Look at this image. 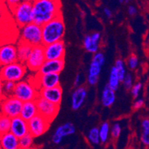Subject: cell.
<instances>
[{"label":"cell","mask_w":149,"mask_h":149,"mask_svg":"<svg viewBox=\"0 0 149 149\" xmlns=\"http://www.w3.org/2000/svg\"><path fill=\"white\" fill-rule=\"evenodd\" d=\"M60 0H35L33 2V22L42 26L62 15Z\"/></svg>","instance_id":"obj_1"},{"label":"cell","mask_w":149,"mask_h":149,"mask_svg":"<svg viewBox=\"0 0 149 149\" xmlns=\"http://www.w3.org/2000/svg\"><path fill=\"white\" fill-rule=\"evenodd\" d=\"M42 28L43 45L62 41L65 33V26L62 15L45 23Z\"/></svg>","instance_id":"obj_2"},{"label":"cell","mask_w":149,"mask_h":149,"mask_svg":"<svg viewBox=\"0 0 149 149\" xmlns=\"http://www.w3.org/2000/svg\"><path fill=\"white\" fill-rule=\"evenodd\" d=\"M20 41L25 42L32 46L42 45V28L34 22L21 28Z\"/></svg>","instance_id":"obj_3"},{"label":"cell","mask_w":149,"mask_h":149,"mask_svg":"<svg viewBox=\"0 0 149 149\" xmlns=\"http://www.w3.org/2000/svg\"><path fill=\"white\" fill-rule=\"evenodd\" d=\"M27 67L25 63L17 61V62L2 66L1 68V79L8 81H12L18 82L22 80L27 71Z\"/></svg>","instance_id":"obj_4"},{"label":"cell","mask_w":149,"mask_h":149,"mask_svg":"<svg viewBox=\"0 0 149 149\" xmlns=\"http://www.w3.org/2000/svg\"><path fill=\"white\" fill-rule=\"evenodd\" d=\"M13 95L23 102L36 100L40 96V89L34 82L31 83L28 81L21 80L16 83Z\"/></svg>","instance_id":"obj_5"},{"label":"cell","mask_w":149,"mask_h":149,"mask_svg":"<svg viewBox=\"0 0 149 149\" xmlns=\"http://www.w3.org/2000/svg\"><path fill=\"white\" fill-rule=\"evenodd\" d=\"M11 12L17 25L21 28L33 22V3L31 2H22Z\"/></svg>","instance_id":"obj_6"},{"label":"cell","mask_w":149,"mask_h":149,"mask_svg":"<svg viewBox=\"0 0 149 149\" xmlns=\"http://www.w3.org/2000/svg\"><path fill=\"white\" fill-rule=\"evenodd\" d=\"M23 102L13 95L3 97L1 103V114L6 115L10 118L20 116Z\"/></svg>","instance_id":"obj_7"},{"label":"cell","mask_w":149,"mask_h":149,"mask_svg":"<svg viewBox=\"0 0 149 149\" xmlns=\"http://www.w3.org/2000/svg\"><path fill=\"white\" fill-rule=\"evenodd\" d=\"M45 61L44 45H40L33 46L31 55L27 62H25V64L31 71L38 73Z\"/></svg>","instance_id":"obj_8"},{"label":"cell","mask_w":149,"mask_h":149,"mask_svg":"<svg viewBox=\"0 0 149 149\" xmlns=\"http://www.w3.org/2000/svg\"><path fill=\"white\" fill-rule=\"evenodd\" d=\"M36 102L39 113L45 117L50 122H52L59 112V105H55L40 96H39V97L36 99Z\"/></svg>","instance_id":"obj_9"},{"label":"cell","mask_w":149,"mask_h":149,"mask_svg":"<svg viewBox=\"0 0 149 149\" xmlns=\"http://www.w3.org/2000/svg\"><path fill=\"white\" fill-rule=\"evenodd\" d=\"M51 123L45 117L38 113L28 121L29 133L34 137H39L48 131Z\"/></svg>","instance_id":"obj_10"},{"label":"cell","mask_w":149,"mask_h":149,"mask_svg":"<svg viewBox=\"0 0 149 149\" xmlns=\"http://www.w3.org/2000/svg\"><path fill=\"white\" fill-rule=\"evenodd\" d=\"M44 51L46 60L64 59L65 45L62 40L44 45Z\"/></svg>","instance_id":"obj_11"},{"label":"cell","mask_w":149,"mask_h":149,"mask_svg":"<svg viewBox=\"0 0 149 149\" xmlns=\"http://www.w3.org/2000/svg\"><path fill=\"white\" fill-rule=\"evenodd\" d=\"M37 78L34 83L39 89L50 88L59 86L60 84L59 74H39L36 75Z\"/></svg>","instance_id":"obj_12"},{"label":"cell","mask_w":149,"mask_h":149,"mask_svg":"<svg viewBox=\"0 0 149 149\" xmlns=\"http://www.w3.org/2000/svg\"><path fill=\"white\" fill-rule=\"evenodd\" d=\"M18 61L17 45L13 44L2 45L0 48V62L1 66L6 65Z\"/></svg>","instance_id":"obj_13"},{"label":"cell","mask_w":149,"mask_h":149,"mask_svg":"<svg viewBox=\"0 0 149 149\" xmlns=\"http://www.w3.org/2000/svg\"><path fill=\"white\" fill-rule=\"evenodd\" d=\"M10 131L19 139L29 133L28 122L24 120L20 116L13 117L11 119V126Z\"/></svg>","instance_id":"obj_14"},{"label":"cell","mask_w":149,"mask_h":149,"mask_svg":"<svg viewBox=\"0 0 149 149\" xmlns=\"http://www.w3.org/2000/svg\"><path fill=\"white\" fill-rule=\"evenodd\" d=\"M40 96L59 106L62 98V89L60 85L50 88H42L40 90Z\"/></svg>","instance_id":"obj_15"},{"label":"cell","mask_w":149,"mask_h":149,"mask_svg":"<svg viewBox=\"0 0 149 149\" xmlns=\"http://www.w3.org/2000/svg\"><path fill=\"white\" fill-rule=\"evenodd\" d=\"M65 67L64 59L46 60L39 70V74H60Z\"/></svg>","instance_id":"obj_16"},{"label":"cell","mask_w":149,"mask_h":149,"mask_svg":"<svg viewBox=\"0 0 149 149\" xmlns=\"http://www.w3.org/2000/svg\"><path fill=\"white\" fill-rule=\"evenodd\" d=\"M101 40V34L95 32L91 35L85 36L83 40V46L85 51L91 54H96L99 51Z\"/></svg>","instance_id":"obj_17"},{"label":"cell","mask_w":149,"mask_h":149,"mask_svg":"<svg viewBox=\"0 0 149 149\" xmlns=\"http://www.w3.org/2000/svg\"><path fill=\"white\" fill-rule=\"evenodd\" d=\"M0 148L2 149L19 148V139L10 131L1 134Z\"/></svg>","instance_id":"obj_18"},{"label":"cell","mask_w":149,"mask_h":149,"mask_svg":"<svg viewBox=\"0 0 149 149\" xmlns=\"http://www.w3.org/2000/svg\"><path fill=\"white\" fill-rule=\"evenodd\" d=\"M88 95V92L86 88L83 86H79L77 88L76 90L73 92L71 96V108L74 111L79 110L83 105L86 97Z\"/></svg>","instance_id":"obj_19"},{"label":"cell","mask_w":149,"mask_h":149,"mask_svg":"<svg viewBox=\"0 0 149 149\" xmlns=\"http://www.w3.org/2000/svg\"><path fill=\"white\" fill-rule=\"evenodd\" d=\"M38 113H39V111H38V107L36 100H31V101L23 102L20 116H22L24 120L28 122Z\"/></svg>","instance_id":"obj_20"},{"label":"cell","mask_w":149,"mask_h":149,"mask_svg":"<svg viewBox=\"0 0 149 149\" xmlns=\"http://www.w3.org/2000/svg\"><path fill=\"white\" fill-rule=\"evenodd\" d=\"M116 100V94L115 91L108 86V85L104 87L102 92L101 102L102 105L107 108L111 107Z\"/></svg>","instance_id":"obj_21"},{"label":"cell","mask_w":149,"mask_h":149,"mask_svg":"<svg viewBox=\"0 0 149 149\" xmlns=\"http://www.w3.org/2000/svg\"><path fill=\"white\" fill-rule=\"evenodd\" d=\"M33 49V46L25 42L20 41L17 45V54H18V61L25 63L29 58Z\"/></svg>","instance_id":"obj_22"},{"label":"cell","mask_w":149,"mask_h":149,"mask_svg":"<svg viewBox=\"0 0 149 149\" xmlns=\"http://www.w3.org/2000/svg\"><path fill=\"white\" fill-rule=\"evenodd\" d=\"M75 132L76 128L74 125L70 123H66L59 125L54 132V134L62 138H64L73 135Z\"/></svg>","instance_id":"obj_23"},{"label":"cell","mask_w":149,"mask_h":149,"mask_svg":"<svg viewBox=\"0 0 149 149\" xmlns=\"http://www.w3.org/2000/svg\"><path fill=\"white\" fill-rule=\"evenodd\" d=\"M121 82L122 81L120 79V76H119L118 71L116 70V67L113 66V68H111V71H110L108 85L111 88H112L116 91L120 87V85Z\"/></svg>","instance_id":"obj_24"},{"label":"cell","mask_w":149,"mask_h":149,"mask_svg":"<svg viewBox=\"0 0 149 149\" xmlns=\"http://www.w3.org/2000/svg\"><path fill=\"white\" fill-rule=\"evenodd\" d=\"M142 133H141L140 140L145 146H149V120L145 119L142 122Z\"/></svg>","instance_id":"obj_25"},{"label":"cell","mask_w":149,"mask_h":149,"mask_svg":"<svg viewBox=\"0 0 149 149\" xmlns=\"http://www.w3.org/2000/svg\"><path fill=\"white\" fill-rule=\"evenodd\" d=\"M87 139L92 146H97L101 143L100 136V129L98 128H93L89 131L87 134Z\"/></svg>","instance_id":"obj_26"},{"label":"cell","mask_w":149,"mask_h":149,"mask_svg":"<svg viewBox=\"0 0 149 149\" xmlns=\"http://www.w3.org/2000/svg\"><path fill=\"white\" fill-rule=\"evenodd\" d=\"M15 86H16V82H12V81L2 80L1 91L3 93L4 97H8V96L13 95Z\"/></svg>","instance_id":"obj_27"},{"label":"cell","mask_w":149,"mask_h":149,"mask_svg":"<svg viewBox=\"0 0 149 149\" xmlns=\"http://www.w3.org/2000/svg\"><path fill=\"white\" fill-rule=\"evenodd\" d=\"M100 136L101 143L102 144H106L108 143V139H109L110 133H111V128H110V125L108 123H104L101 125L100 127Z\"/></svg>","instance_id":"obj_28"},{"label":"cell","mask_w":149,"mask_h":149,"mask_svg":"<svg viewBox=\"0 0 149 149\" xmlns=\"http://www.w3.org/2000/svg\"><path fill=\"white\" fill-rule=\"evenodd\" d=\"M34 138V136L31 133H28L25 136H22L21 138H19V148L28 149L33 147Z\"/></svg>","instance_id":"obj_29"},{"label":"cell","mask_w":149,"mask_h":149,"mask_svg":"<svg viewBox=\"0 0 149 149\" xmlns=\"http://www.w3.org/2000/svg\"><path fill=\"white\" fill-rule=\"evenodd\" d=\"M11 126V118L6 115L1 114L0 117V132L1 134L10 131Z\"/></svg>","instance_id":"obj_30"},{"label":"cell","mask_w":149,"mask_h":149,"mask_svg":"<svg viewBox=\"0 0 149 149\" xmlns=\"http://www.w3.org/2000/svg\"><path fill=\"white\" fill-rule=\"evenodd\" d=\"M102 66L100 63H99L97 61H94L92 59L91 62L90 66H89L88 69V75L90 76H94V77H99L101 73L102 68Z\"/></svg>","instance_id":"obj_31"},{"label":"cell","mask_w":149,"mask_h":149,"mask_svg":"<svg viewBox=\"0 0 149 149\" xmlns=\"http://www.w3.org/2000/svg\"><path fill=\"white\" fill-rule=\"evenodd\" d=\"M114 66L116 67L117 71H118L119 76H120V79H121L122 82H123L125 77V75L127 74L126 68H125V65L124 61L120 59H116Z\"/></svg>","instance_id":"obj_32"},{"label":"cell","mask_w":149,"mask_h":149,"mask_svg":"<svg viewBox=\"0 0 149 149\" xmlns=\"http://www.w3.org/2000/svg\"><path fill=\"white\" fill-rule=\"evenodd\" d=\"M121 125L120 123H116L112 125L111 127V136L113 139H116L120 137V134H121Z\"/></svg>","instance_id":"obj_33"},{"label":"cell","mask_w":149,"mask_h":149,"mask_svg":"<svg viewBox=\"0 0 149 149\" xmlns=\"http://www.w3.org/2000/svg\"><path fill=\"white\" fill-rule=\"evenodd\" d=\"M127 64H128V67L130 69H131V70L136 69L137 68L138 65H139V60H138L137 56L134 55V54H132L128 59Z\"/></svg>","instance_id":"obj_34"},{"label":"cell","mask_w":149,"mask_h":149,"mask_svg":"<svg viewBox=\"0 0 149 149\" xmlns=\"http://www.w3.org/2000/svg\"><path fill=\"white\" fill-rule=\"evenodd\" d=\"M142 88H143V83L142 82H136L133 85V87L131 89V93L134 98L136 99L139 97Z\"/></svg>","instance_id":"obj_35"},{"label":"cell","mask_w":149,"mask_h":149,"mask_svg":"<svg viewBox=\"0 0 149 149\" xmlns=\"http://www.w3.org/2000/svg\"><path fill=\"white\" fill-rule=\"evenodd\" d=\"M123 85H124L125 88L126 89L127 91L131 90V88L133 87L134 83H133V77L131 74H127L125 77L123 81Z\"/></svg>","instance_id":"obj_36"},{"label":"cell","mask_w":149,"mask_h":149,"mask_svg":"<svg viewBox=\"0 0 149 149\" xmlns=\"http://www.w3.org/2000/svg\"><path fill=\"white\" fill-rule=\"evenodd\" d=\"M22 2V0H5L3 2H5V5H7V7H8V8L10 10V11H11V10H13L16 7L18 6Z\"/></svg>","instance_id":"obj_37"},{"label":"cell","mask_w":149,"mask_h":149,"mask_svg":"<svg viewBox=\"0 0 149 149\" xmlns=\"http://www.w3.org/2000/svg\"><path fill=\"white\" fill-rule=\"evenodd\" d=\"M92 59L94 61H97L99 63L102 65H104L105 62V57L104 56V54L102 52H97L96 54H93V56L92 58Z\"/></svg>","instance_id":"obj_38"},{"label":"cell","mask_w":149,"mask_h":149,"mask_svg":"<svg viewBox=\"0 0 149 149\" xmlns=\"http://www.w3.org/2000/svg\"><path fill=\"white\" fill-rule=\"evenodd\" d=\"M88 83L90 85H97L99 81V77H94V76L88 75L87 77Z\"/></svg>","instance_id":"obj_39"},{"label":"cell","mask_w":149,"mask_h":149,"mask_svg":"<svg viewBox=\"0 0 149 149\" xmlns=\"http://www.w3.org/2000/svg\"><path fill=\"white\" fill-rule=\"evenodd\" d=\"M144 103H145V102L143 99H138V100H136V101L134 102L133 108L136 110H138V109H139V108H142V107L144 105Z\"/></svg>","instance_id":"obj_40"},{"label":"cell","mask_w":149,"mask_h":149,"mask_svg":"<svg viewBox=\"0 0 149 149\" xmlns=\"http://www.w3.org/2000/svg\"><path fill=\"white\" fill-rule=\"evenodd\" d=\"M128 13L131 17H134L137 13V8L134 5H129L128 8Z\"/></svg>","instance_id":"obj_41"},{"label":"cell","mask_w":149,"mask_h":149,"mask_svg":"<svg viewBox=\"0 0 149 149\" xmlns=\"http://www.w3.org/2000/svg\"><path fill=\"white\" fill-rule=\"evenodd\" d=\"M81 80H82V76L80 74H78L75 77V79H74V85L75 87H78L81 83Z\"/></svg>","instance_id":"obj_42"},{"label":"cell","mask_w":149,"mask_h":149,"mask_svg":"<svg viewBox=\"0 0 149 149\" xmlns=\"http://www.w3.org/2000/svg\"><path fill=\"white\" fill-rule=\"evenodd\" d=\"M104 14L105 15V17L108 18H111L112 17V11L111 10H110L108 8H105L103 10Z\"/></svg>","instance_id":"obj_43"},{"label":"cell","mask_w":149,"mask_h":149,"mask_svg":"<svg viewBox=\"0 0 149 149\" xmlns=\"http://www.w3.org/2000/svg\"><path fill=\"white\" fill-rule=\"evenodd\" d=\"M22 2H31V3H33L34 2L35 0H22Z\"/></svg>","instance_id":"obj_44"},{"label":"cell","mask_w":149,"mask_h":149,"mask_svg":"<svg viewBox=\"0 0 149 149\" xmlns=\"http://www.w3.org/2000/svg\"><path fill=\"white\" fill-rule=\"evenodd\" d=\"M120 3H123V2H125V0H118Z\"/></svg>","instance_id":"obj_45"},{"label":"cell","mask_w":149,"mask_h":149,"mask_svg":"<svg viewBox=\"0 0 149 149\" xmlns=\"http://www.w3.org/2000/svg\"><path fill=\"white\" fill-rule=\"evenodd\" d=\"M132 0H125V3H128V2H131Z\"/></svg>","instance_id":"obj_46"},{"label":"cell","mask_w":149,"mask_h":149,"mask_svg":"<svg viewBox=\"0 0 149 149\" xmlns=\"http://www.w3.org/2000/svg\"><path fill=\"white\" fill-rule=\"evenodd\" d=\"M1 1H2V2H3L4 1H5V0H1Z\"/></svg>","instance_id":"obj_47"},{"label":"cell","mask_w":149,"mask_h":149,"mask_svg":"<svg viewBox=\"0 0 149 149\" xmlns=\"http://www.w3.org/2000/svg\"><path fill=\"white\" fill-rule=\"evenodd\" d=\"M148 40H149V34H148Z\"/></svg>","instance_id":"obj_48"},{"label":"cell","mask_w":149,"mask_h":149,"mask_svg":"<svg viewBox=\"0 0 149 149\" xmlns=\"http://www.w3.org/2000/svg\"><path fill=\"white\" fill-rule=\"evenodd\" d=\"M148 87H149V82H148Z\"/></svg>","instance_id":"obj_49"}]
</instances>
